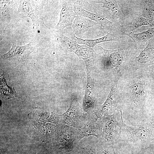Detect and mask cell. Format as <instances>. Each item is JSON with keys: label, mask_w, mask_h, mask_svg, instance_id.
Returning <instances> with one entry per match:
<instances>
[{"label": "cell", "mask_w": 154, "mask_h": 154, "mask_svg": "<svg viewBox=\"0 0 154 154\" xmlns=\"http://www.w3.org/2000/svg\"><path fill=\"white\" fill-rule=\"evenodd\" d=\"M121 118L119 123V141L141 146L154 143V124L145 121L135 126H129L123 121L121 112Z\"/></svg>", "instance_id": "6da1fadb"}, {"label": "cell", "mask_w": 154, "mask_h": 154, "mask_svg": "<svg viewBox=\"0 0 154 154\" xmlns=\"http://www.w3.org/2000/svg\"><path fill=\"white\" fill-rule=\"evenodd\" d=\"M78 130L64 124L57 126L50 138L55 148L64 154L72 151L74 148Z\"/></svg>", "instance_id": "7a4b0ae2"}, {"label": "cell", "mask_w": 154, "mask_h": 154, "mask_svg": "<svg viewBox=\"0 0 154 154\" xmlns=\"http://www.w3.org/2000/svg\"><path fill=\"white\" fill-rule=\"evenodd\" d=\"M88 114L84 112L77 100L72 98L69 107L64 114H57L58 123L77 129L83 128L88 120Z\"/></svg>", "instance_id": "3957f363"}, {"label": "cell", "mask_w": 154, "mask_h": 154, "mask_svg": "<svg viewBox=\"0 0 154 154\" xmlns=\"http://www.w3.org/2000/svg\"><path fill=\"white\" fill-rule=\"evenodd\" d=\"M103 125L101 138L99 141L106 145H114L119 142V124L116 114L109 115L103 118Z\"/></svg>", "instance_id": "277c9868"}, {"label": "cell", "mask_w": 154, "mask_h": 154, "mask_svg": "<svg viewBox=\"0 0 154 154\" xmlns=\"http://www.w3.org/2000/svg\"><path fill=\"white\" fill-rule=\"evenodd\" d=\"M103 125V118L97 117L93 113L88 114L86 124L83 128L78 129L75 145H76L83 138L91 136L96 137L99 140L101 138Z\"/></svg>", "instance_id": "5b68a950"}, {"label": "cell", "mask_w": 154, "mask_h": 154, "mask_svg": "<svg viewBox=\"0 0 154 154\" xmlns=\"http://www.w3.org/2000/svg\"><path fill=\"white\" fill-rule=\"evenodd\" d=\"M120 75H114V82L106 100L99 109L94 110L92 113L97 117L102 119L109 115L115 113L118 103L117 93V84Z\"/></svg>", "instance_id": "8992f818"}, {"label": "cell", "mask_w": 154, "mask_h": 154, "mask_svg": "<svg viewBox=\"0 0 154 154\" xmlns=\"http://www.w3.org/2000/svg\"><path fill=\"white\" fill-rule=\"evenodd\" d=\"M85 62L86 66L87 83L83 99V107L84 112L88 114L92 113L94 110V104L97 97V93L91 76L89 60Z\"/></svg>", "instance_id": "52a82bcc"}, {"label": "cell", "mask_w": 154, "mask_h": 154, "mask_svg": "<svg viewBox=\"0 0 154 154\" xmlns=\"http://www.w3.org/2000/svg\"><path fill=\"white\" fill-rule=\"evenodd\" d=\"M149 74L146 71L133 80L130 87L133 102L140 104L149 92Z\"/></svg>", "instance_id": "ba28073f"}, {"label": "cell", "mask_w": 154, "mask_h": 154, "mask_svg": "<svg viewBox=\"0 0 154 154\" xmlns=\"http://www.w3.org/2000/svg\"><path fill=\"white\" fill-rule=\"evenodd\" d=\"M98 47L104 54L106 62L116 72L114 74H120L121 68L126 60L128 49L122 47L111 50L106 49L100 46H98Z\"/></svg>", "instance_id": "9c48e42d"}, {"label": "cell", "mask_w": 154, "mask_h": 154, "mask_svg": "<svg viewBox=\"0 0 154 154\" xmlns=\"http://www.w3.org/2000/svg\"><path fill=\"white\" fill-rule=\"evenodd\" d=\"M73 5L74 10L77 15L88 18L97 22L105 30L112 31L116 29L115 24L103 15L97 13H94L90 12L77 5L73 4Z\"/></svg>", "instance_id": "30bf717a"}, {"label": "cell", "mask_w": 154, "mask_h": 154, "mask_svg": "<svg viewBox=\"0 0 154 154\" xmlns=\"http://www.w3.org/2000/svg\"><path fill=\"white\" fill-rule=\"evenodd\" d=\"M34 48V44L31 42L22 46H17L12 43L11 49L2 57L5 60L24 62L33 51Z\"/></svg>", "instance_id": "8fae6325"}, {"label": "cell", "mask_w": 154, "mask_h": 154, "mask_svg": "<svg viewBox=\"0 0 154 154\" xmlns=\"http://www.w3.org/2000/svg\"><path fill=\"white\" fill-rule=\"evenodd\" d=\"M17 12L26 14L30 18L34 25L38 26L41 12L35 1H19Z\"/></svg>", "instance_id": "7c38bea8"}, {"label": "cell", "mask_w": 154, "mask_h": 154, "mask_svg": "<svg viewBox=\"0 0 154 154\" xmlns=\"http://www.w3.org/2000/svg\"><path fill=\"white\" fill-rule=\"evenodd\" d=\"M98 24L97 22L90 19L77 15L71 26L74 35L78 36L95 30Z\"/></svg>", "instance_id": "4fadbf2b"}, {"label": "cell", "mask_w": 154, "mask_h": 154, "mask_svg": "<svg viewBox=\"0 0 154 154\" xmlns=\"http://www.w3.org/2000/svg\"><path fill=\"white\" fill-rule=\"evenodd\" d=\"M76 16L73 6L64 4L61 11L59 21L55 27L56 30L64 31L66 27L71 26Z\"/></svg>", "instance_id": "5bb4252c"}, {"label": "cell", "mask_w": 154, "mask_h": 154, "mask_svg": "<svg viewBox=\"0 0 154 154\" xmlns=\"http://www.w3.org/2000/svg\"><path fill=\"white\" fill-rule=\"evenodd\" d=\"M139 65L146 67L154 65V39L149 40L146 47L142 50L136 58Z\"/></svg>", "instance_id": "9a60e30c"}, {"label": "cell", "mask_w": 154, "mask_h": 154, "mask_svg": "<svg viewBox=\"0 0 154 154\" xmlns=\"http://www.w3.org/2000/svg\"><path fill=\"white\" fill-rule=\"evenodd\" d=\"M73 40L78 44H84L93 48L96 45L101 42L111 41H120L121 37L117 35L108 33L105 36L95 39H83L74 36Z\"/></svg>", "instance_id": "2e32d148"}, {"label": "cell", "mask_w": 154, "mask_h": 154, "mask_svg": "<svg viewBox=\"0 0 154 154\" xmlns=\"http://www.w3.org/2000/svg\"><path fill=\"white\" fill-rule=\"evenodd\" d=\"M131 38L134 42L135 46L142 48L148 40L154 37V27L149 28L145 31L135 33L133 32L129 33H122Z\"/></svg>", "instance_id": "e0dca14e"}, {"label": "cell", "mask_w": 154, "mask_h": 154, "mask_svg": "<svg viewBox=\"0 0 154 154\" xmlns=\"http://www.w3.org/2000/svg\"><path fill=\"white\" fill-rule=\"evenodd\" d=\"M90 136L82 139L76 145L77 152L80 154H97L96 149L97 139Z\"/></svg>", "instance_id": "ac0fdd59"}, {"label": "cell", "mask_w": 154, "mask_h": 154, "mask_svg": "<svg viewBox=\"0 0 154 154\" xmlns=\"http://www.w3.org/2000/svg\"><path fill=\"white\" fill-rule=\"evenodd\" d=\"M145 25L153 26L154 24L141 14L129 23L121 25L120 29L122 33H129L136 28Z\"/></svg>", "instance_id": "d6986e66"}, {"label": "cell", "mask_w": 154, "mask_h": 154, "mask_svg": "<svg viewBox=\"0 0 154 154\" xmlns=\"http://www.w3.org/2000/svg\"><path fill=\"white\" fill-rule=\"evenodd\" d=\"M56 42L63 49L67 51L72 52L78 44L74 40L65 36L64 31L56 30Z\"/></svg>", "instance_id": "ffe728a7"}, {"label": "cell", "mask_w": 154, "mask_h": 154, "mask_svg": "<svg viewBox=\"0 0 154 154\" xmlns=\"http://www.w3.org/2000/svg\"><path fill=\"white\" fill-rule=\"evenodd\" d=\"M78 56L79 59L84 61L89 60L90 58L96 57V53L93 48L85 45L78 44L72 52Z\"/></svg>", "instance_id": "44dd1931"}, {"label": "cell", "mask_w": 154, "mask_h": 154, "mask_svg": "<svg viewBox=\"0 0 154 154\" xmlns=\"http://www.w3.org/2000/svg\"><path fill=\"white\" fill-rule=\"evenodd\" d=\"M95 3L102 4V7L106 8L111 10L112 13L113 19L120 16L122 14L117 4L116 0H100L93 1Z\"/></svg>", "instance_id": "7402d4cb"}, {"label": "cell", "mask_w": 154, "mask_h": 154, "mask_svg": "<svg viewBox=\"0 0 154 154\" xmlns=\"http://www.w3.org/2000/svg\"><path fill=\"white\" fill-rule=\"evenodd\" d=\"M3 74H2L0 77L1 93L3 96L8 97V99L17 97L14 88H11L7 85Z\"/></svg>", "instance_id": "603a6c76"}, {"label": "cell", "mask_w": 154, "mask_h": 154, "mask_svg": "<svg viewBox=\"0 0 154 154\" xmlns=\"http://www.w3.org/2000/svg\"><path fill=\"white\" fill-rule=\"evenodd\" d=\"M145 5L142 14L154 24V1H145Z\"/></svg>", "instance_id": "cb8c5ba5"}, {"label": "cell", "mask_w": 154, "mask_h": 154, "mask_svg": "<svg viewBox=\"0 0 154 154\" xmlns=\"http://www.w3.org/2000/svg\"><path fill=\"white\" fill-rule=\"evenodd\" d=\"M114 145H106L101 143L98 139L96 143V149L97 154H116Z\"/></svg>", "instance_id": "d4e9b609"}, {"label": "cell", "mask_w": 154, "mask_h": 154, "mask_svg": "<svg viewBox=\"0 0 154 154\" xmlns=\"http://www.w3.org/2000/svg\"><path fill=\"white\" fill-rule=\"evenodd\" d=\"M3 2L1 4V12L2 15L8 17V15L10 12V1H3Z\"/></svg>", "instance_id": "484cf974"}, {"label": "cell", "mask_w": 154, "mask_h": 154, "mask_svg": "<svg viewBox=\"0 0 154 154\" xmlns=\"http://www.w3.org/2000/svg\"><path fill=\"white\" fill-rule=\"evenodd\" d=\"M151 67L150 70L149 71V77H150L151 80L154 83V65Z\"/></svg>", "instance_id": "4316f807"}, {"label": "cell", "mask_w": 154, "mask_h": 154, "mask_svg": "<svg viewBox=\"0 0 154 154\" xmlns=\"http://www.w3.org/2000/svg\"><path fill=\"white\" fill-rule=\"evenodd\" d=\"M74 149L72 151L65 154H77L78 152L76 147L74 146Z\"/></svg>", "instance_id": "83f0119b"}, {"label": "cell", "mask_w": 154, "mask_h": 154, "mask_svg": "<svg viewBox=\"0 0 154 154\" xmlns=\"http://www.w3.org/2000/svg\"><path fill=\"white\" fill-rule=\"evenodd\" d=\"M77 154H79V153H78Z\"/></svg>", "instance_id": "f1b7e54d"}, {"label": "cell", "mask_w": 154, "mask_h": 154, "mask_svg": "<svg viewBox=\"0 0 154 154\" xmlns=\"http://www.w3.org/2000/svg\"><path fill=\"white\" fill-rule=\"evenodd\" d=\"M153 38H154V37Z\"/></svg>", "instance_id": "f546056e"}]
</instances>
